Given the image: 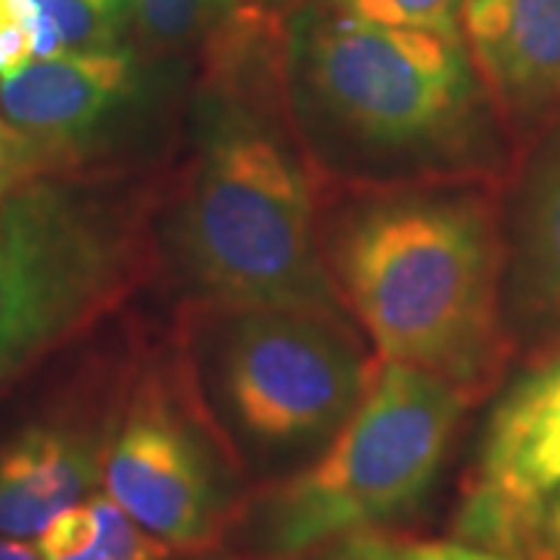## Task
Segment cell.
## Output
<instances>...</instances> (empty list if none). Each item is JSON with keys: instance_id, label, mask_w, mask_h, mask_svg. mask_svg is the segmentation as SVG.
<instances>
[{"instance_id": "30bf717a", "label": "cell", "mask_w": 560, "mask_h": 560, "mask_svg": "<svg viewBox=\"0 0 560 560\" xmlns=\"http://www.w3.org/2000/svg\"><path fill=\"white\" fill-rule=\"evenodd\" d=\"M106 442L91 430L35 423L0 445V536L38 539L66 508L103 482Z\"/></svg>"}, {"instance_id": "9a60e30c", "label": "cell", "mask_w": 560, "mask_h": 560, "mask_svg": "<svg viewBox=\"0 0 560 560\" xmlns=\"http://www.w3.org/2000/svg\"><path fill=\"white\" fill-rule=\"evenodd\" d=\"M97 529L75 555L57 560H175V548L131 521L109 495H94Z\"/></svg>"}, {"instance_id": "44dd1931", "label": "cell", "mask_w": 560, "mask_h": 560, "mask_svg": "<svg viewBox=\"0 0 560 560\" xmlns=\"http://www.w3.org/2000/svg\"><path fill=\"white\" fill-rule=\"evenodd\" d=\"M396 560H452L445 541H399Z\"/></svg>"}, {"instance_id": "ffe728a7", "label": "cell", "mask_w": 560, "mask_h": 560, "mask_svg": "<svg viewBox=\"0 0 560 560\" xmlns=\"http://www.w3.org/2000/svg\"><path fill=\"white\" fill-rule=\"evenodd\" d=\"M32 178V168L25 165V160L20 156L16 143L10 140L7 128L0 131V202L7 200L20 184Z\"/></svg>"}, {"instance_id": "52a82bcc", "label": "cell", "mask_w": 560, "mask_h": 560, "mask_svg": "<svg viewBox=\"0 0 560 560\" xmlns=\"http://www.w3.org/2000/svg\"><path fill=\"white\" fill-rule=\"evenodd\" d=\"M237 470L215 418L160 381L135 393L103 455L106 495L184 555L215 548L237 517Z\"/></svg>"}, {"instance_id": "e0dca14e", "label": "cell", "mask_w": 560, "mask_h": 560, "mask_svg": "<svg viewBox=\"0 0 560 560\" xmlns=\"http://www.w3.org/2000/svg\"><path fill=\"white\" fill-rule=\"evenodd\" d=\"M560 415V355L539 364L533 374H526L517 386L499 401L492 411V427H511L526 420Z\"/></svg>"}, {"instance_id": "9c48e42d", "label": "cell", "mask_w": 560, "mask_h": 560, "mask_svg": "<svg viewBox=\"0 0 560 560\" xmlns=\"http://www.w3.org/2000/svg\"><path fill=\"white\" fill-rule=\"evenodd\" d=\"M460 35L486 97L514 131L560 109V0H467Z\"/></svg>"}, {"instance_id": "7402d4cb", "label": "cell", "mask_w": 560, "mask_h": 560, "mask_svg": "<svg viewBox=\"0 0 560 560\" xmlns=\"http://www.w3.org/2000/svg\"><path fill=\"white\" fill-rule=\"evenodd\" d=\"M0 560H40V555L38 548L28 545L25 539L0 536Z\"/></svg>"}, {"instance_id": "d4e9b609", "label": "cell", "mask_w": 560, "mask_h": 560, "mask_svg": "<svg viewBox=\"0 0 560 560\" xmlns=\"http://www.w3.org/2000/svg\"><path fill=\"white\" fill-rule=\"evenodd\" d=\"M243 0H215V10H219V16H224V13H231L234 7H241Z\"/></svg>"}, {"instance_id": "d6986e66", "label": "cell", "mask_w": 560, "mask_h": 560, "mask_svg": "<svg viewBox=\"0 0 560 560\" xmlns=\"http://www.w3.org/2000/svg\"><path fill=\"white\" fill-rule=\"evenodd\" d=\"M533 560H560V489H555L541 504L539 539Z\"/></svg>"}, {"instance_id": "277c9868", "label": "cell", "mask_w": 560, "mask_h": 560, "mask_svg": "<svg viewBox=\"0 0 560 560\" xmlns=\"http://www.w3.org/2000/svg\"><path fill=\"white\" fill-rule=\"evenodd\" d=\"M470 399L436 374L381 359L355 411L320 455L253 511L265 560H290L418 511Z\"/></svg>"}, {"instance_id": "603a6c76", "label": "cell", "mask_w": 560, "mask_h": 560, "mask_svg": "<svg viewBox=\"0 0 560 560\" xmlns=\"http://www.w3.org/2000/svg\"><path fill=\"white\" fill-rule=\"evenodd\" d=\"M448 545V558L452 560H521L511 555H495L486 548H474V545H460V541H445Z\"/></svg>"}, {"instance_id": "7a4b0ae2", "label": "cell", "mask_w": 560, "mask_h": 560, "mask_svg": "<svg viewBox=\"0 0 560 560\" xmlns=\"http://www.w3.org/2000/svg\"><path fill=\"white\" fill-rule=\"evenodd\" d=\"M327 265L381 359L452 383L470 401L508 359L501 234L492 206L440 187H383L337 224Z\"/></svg>"}, {"instance_id": "6da1fadb", "label": "cell", "mask_w": 560, "mask_h": 560, "mask_svg": "<svg viewBox=\"0 0 560 560\" xmlns=\"http://www.w3.org/2000/svg\"><path fill=\"white\" fill-rule=\"evenodd\" d=\"M175 249L212 305L346 315L324 256L315 162L290 103L287 28L259 0L224 13L194 103Z\"/></svg>"}, {"instance_id": "2e32d148", "label": "cell", "mask_w": 560, "mask_h": 560, "mask_svg": "<svg viewBox=\"0 0 560 560\" xmlns=\"http://www.w3.org/2000/svg\"><path fill=\"white\" fill-rule=\"evenodd\" d=\"M131 25L156 47H178L219 20L215 0H128Z\"/></svg>"}, {"instance_id": "ac0fdd59", "label": "cell", "mask_w": 560, "mask_h": 560, "mask_svg": "<svg viewBox=\"0 0 560 560\" xmlns=\"http://www.w3.org/2000/svg\"><path fill=\"white\" fill-rule=\"evenodd\" d=\"M35 60L32 20L22 0H0V79H10Z\"/></svg>"}, {"instance_id": "3957f363", "label": "cell", "mask_w": 560, "mask_h": 560, "mask_svg": "<svg viewBox=\"0 0 560 560\" xmlns=\"http://www.w3.org/2000/svg\"><path fill=\"white\" fill-rule=\"evenodd\" d=\"M287 79L315 168L386 187L467 160L486 97L464 40L320 3L287 28Z\"/></svg>"}, {"instance_id": "ba28073f", "label": "cell", "mask_w": 560, "mask_h": 560, "mask_svg": "<svg viewBox=\"0 0 560 560\" xmlns=\"http://www.w3.org/2000/svg\"><path fill=\"white\" fill-rule=\"evenodd\" d=\"M135 84L138 69L125 47L32 60L0 79V121L38 175L94 138L135 94Z\"/></svg>"}, {"instance_id": "5b68a950", "label": "cell", "mask_w": 560, "mask_h": 560, "mask_svg": "<svg viewBox=\"0 0 560 560\" xmlns=\"http://www.w3.org/2000/svg\"><path fill=\"white\" fill-rule=\"evenodd\" d=\"M206 340L212 418L237 458H308L342 430L381 361L346 315L215 305Z\"/></svg>"}, {"instance_id": "8fae6325", "label": "cell", "mask_w": 560, "mask_h": 560, "mask_svg": "<svg viewBox=\"0 0 560 560\" xmlns=\"http://www.w3.org/2000/svg\"><path fill=\"white\" fill-rule=\"evenodd\" d=\"M474 482L529 508H541V501L560 489V415L511 427L489 423Z\"/></svg>"}, {"instance_id": "8992f818", "label": "cell", "mask_w": 560, "mask_h": 560, "mask_svg": "<svg viewBox=\"0 0 560 560\" xmlns=\"http://www.w3.org/2000/svg\"><path fill=\"white\" fill-rule=\"evenodd\" d=\"M128 259V224L97 200L25 180L0 202V381L94 318Z\"/></svg>"}, {"instance_id": "7c38bea8", "label": "cell", "mask_w": 560, "mask_h": 560, "mask_svg": "<svg viewBox=\"0 0 560 560\" xmlns=\"http://www.w3.org/2000/svg\"><path fill=\"white\" fill-rule=\"evenodd\" d=\"M517 283L533 305L560 312V140L526 197Z\"/></svg>"}, {"instance_id": "cb8c5ba5", "label": "cell", "mask_w": 560, "mask_h": 560, "mask_svg": "<svg viewBox=\"0 0 560 560\" xmlns=\"http://www.w3.org/2000/svg\"><path fill=\"white\" fill-rule=\"evenodd\" d=\"M259 3H265V7H271V10L283 13V10H290L293 3H300V0H259Z\"/></svg>"}, {"instance_id": "4fadbf2b", "label": "cell", "mask_w": 560, "mask_h": 560, "mask_svg": "<svg viewBox=\"0 0 560 560\" xmlns=\"http://www.w3.org/2000/svg\"><path fill=\"white\" fill-rule=\"evenodd\" d=\"M60 38V54L119 50L131 25L128 0H28Z\"/></svg>"}, {"instance_id": "5bb4252c", "label": "cell", "mask_w": 560, "mask_h": 560, "mask_svg": "<svg viewBox=\"0 0 560 560\" xmlns=\"http://www.w3.org/2000/svg\"><path fill=\"white\" fill-rule=\"evenodd\" d=\"M318 3L340 16H352V20L420 28V32L442 35V38L464 40L460 13H464L467 0H318Z\"/></svg>"}, {"instance_id": "484cf974", "label": "cell", "mask_w": 560, "mask_h": 560, "mask_svg": "<svg viewBox=\"0 0 560 560\" xmlns=\"http://www.w3.org/2000/svg\"><path fill=\"white\" fill-rule=\"evenodd\" d=\"M0 131H3V121H0Z\"/></svg>"}]
</instances>
